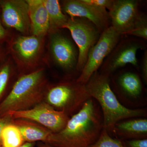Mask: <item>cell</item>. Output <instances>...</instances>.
Masks as SVG:
<instances>
[{"instance_id":"1","label":"cell","mask_w":147,"mask_h":147,"mask_svg":"<svg viewBox=\"0 0 147 147\" xmlns=\"http://www.w3.org/2000/svg\"><path fill=\"white\" fill-rule=\"evenodd\" d=\"M103 129L101 109L90 98L70 117L63 129L53 132L45 143L53 147H89L97 141Z\"/></svg>"},{"instance_id":"2","label":"cell","mask_w":147,"mask_h":147,"mask_svg":"<svg viewBox=\"0 0 147 147\" xmlns=\"http://www.w3.org/2000/svg\"><path fill=\"white\" fill-rule=\"evenodd\" d=\"M110 76L97 71L85 84L90 97L100 106L103 118V129L112 136L113 127L119 122L133 118L146 117L145 109H131L119 102L110 86Z\"/></svg>"},{"instance_id":"3","label":"cell","mask_w":147,"mask_h":147,"mask_svg":"<svg viewBox=\"0 0 147 147\" xmlns=\"http://www.w3.org/2000/svg\"><path fill=\"white\" fill-rule=\"evenodd\" d=\"M49 85L43 69L19 76L0 103V117L9 112L29 110L44 101Z\"/></svg>"},{"instance_id":"4","label":"cell","mask_w":147,"mask_h":147,"mask_svg":"<svg viewBox=\"0 0 147 147\" xmlns=\"http://www.w3.org/2000/svg\"><path fill=\"white\" fill-rule=\"evenodd\" d=\"M85 84L75 80L48 85L44 101L55 110L70 117L77 113L90 98Z\"/></svg>"},{"instance_id":"5","label":"cell","mask_w":147,"mask_h":147,"mask_svg":"<svg viewBox=\"0 0 147 147\" xmlns=\"http://www.w3.org/2000/svg\"><path fill=\"white\" fill-rule=\"evenodd\" d=\"M123 35L112 26L101 33L95 44L91 48L86 62L76 82L85 84L96 71H98L107 57L110 55L122 37Z\"/></svg>"},{"instance_id":"6","label":"cell","mask_w":147,"mask_h":147,"mask_svg":"<svg viewBox=\"0 0 147 147\" xmlns=\"http://www.w3.org/2000/svg\"><path fill=\"white\" fill-rule=\"evenodd\" d=\"M63 28L68 29L79 51L76 70L81 73L86 62L91 48L97 42L101 32L86 18H69Z\"/></svg>"},{"instance_id":"7","label":"cell","mask_w":147,"mask_h":147,"mask_svg":"<svg viewBox=\"0 0 147 147\" xmlns=\"http://www.w3.org/2000/svg\"><path fill=\"white\" fill-rule=\"evenodd\" d=\"M146 47V42L142 39L132 37L122 38L105 59L99 71L110 76L113 72L128 64L139 68L137 51L145 50Z\"/></svg>"},{"instance_id":"8","label":"cell","mask_w":147,"mask_h":147,"mask_svg":"<svg viewBox=\"0 0 147 147\" xmlns=\"http://www.w3.org/2000/svg\"><path fill=\"white\" fill-rule=\"evenodd\" d=\"M8 114L13 119H24L34 121L53 133L63 129L70 118L63 112L55 110L44 101L29 110L11 112Z\"/></svg>"},{"instance_id":"9","label":"cell","mask_w":147,"mask_h":147,"mask_svg":"<svg viewBox=\"0 0 147 147\" xmlns=\"http://www.w3.org/2000/svg\"><path fill=\"white\" fill-rule=\"evenodd\" d=\"M140 1L137 0H114L108 10L111 26L124 35L133 30L142 17Z\"/></svg>"},{"instance_id":"10","label":"cell","mask_w":147,"mask_h":147,"mask_svg":"<svg viewBox=\"0 0 147 147\" xmlns=\"http://www.w3.org/2000/svg\"><path fill=\"white\" fill-rule=\"evenodd\" d=\"M62 8L69 18L88 19L101 32L111 26L110 17L106 9L88 4L82 0L64 1Z\"/></svg>"},{"instance_id":"11","label":"cell","mask_w":147,"mask_h":147,"mask_svg":"<svg viewBox=\"0 0 147 147\" xmlns=\"http://www.w3.org/2000/svg\"><path fill=\"white\" fill-rule=\"evenodd\" d=\"M1 19L6 27L15 29L24 34L30 31L28 5L26 1H1Z\"/></svg>"},{"instance_id":"12","label":"cell","mask_w":147,"mask_h":147,"mask_svg":"<svg viewBox=\"0 0 147 147\" xmlns=\"http://www.w3.org/2000/svg\"><path fill=\"white\" fill-rule=\"evenodd\" d=\"M59 31L51 33L50 51L53 60L65 71H77L79 51L72 41Z\"/></svg>"},{"instance_id":"13","label":"cell","mask_w":147,"mask_h":147,"mask_svg":"<svg viewBox=\"0 0 147 147\" xmlns=\"http://www.w3.org/2000/svg\"><path fill=\"white\" fill-rule=\"evenodd\" d=\"M113 84L119 94L127 99L139 100L143 95V82L140 76L134 71H121L114 79Z\"/></svg>"},{"instance_id":"14","label":"cell","mask_w":147,"mask_h":147,"mask_svg":"<svg viewBox=\"0 0 147 147\" xmlns=\"http://www.w3.org/2000/svg\"><path fill=\"white\" fill-rule=\"evenodd\" d=\"M113 134L121 141L147 139V119L133 118L120 121L113 127Z\"/></svg>"},{"instance_id":"15","label":"cell","mask_w":147,"mask_h":147,"mask_svg":"<svg viewBox=\"0 0 147 147\" xmlns=\"http://www.w3.org/2000/svg\"><path fill=\"white\" fill-rule=\"evenodd\" d=\"M32 35L43 38L49 32L50 24L47 10L42 0H27Z\"/></svg>"},{"instance_id":"16","label":"cell","mask_w":147,"mask_h":147,"mask_svg":"<svg viewBox=\"0 0 147 147\" xmlns=\"http://www.w3.org/2000/svg\"><path fill=\"white\" fill-rule=\"evenodd\" d=\"M42 38L34 35L20 36L14 40L12 49L22 61L25 63H31L40 53Z\"/></svg>"},{"instance_id":"17","label":"cell","mask_w":147,"mask_h":147,"mask_svg":"<svg viewBox=\"0 0 147 147\" xmlns=\"http://www.w3.org/2000/svg\"><path fill=\"white\" fill-rule=\"evenodd\" d=\"M12 123L20 130L25 143H46L53 133L39 124L26 119H13Z\"/></svg>"},{"instance_id":"18","label":"cell","mask_w":147,"mask_h":147,"mask_svg":"<svg viewBox=\"0 0 147 147\" xmlns=\"http://www.w3.org/2000/svg\"><path fill=\"white\" fill-rule=\"evenodd\" d=\"M49 17L50 30L54 32L63 28L69 17L64 14L58 0H42Z\"/></svg>"},{"instance_id":"19","label":"cell","mask_w":147,"mask_h":147,"mask_svg":"<svg viewBox=\"0 0 147 147\" xmlns=\"http://www.w3.org/2000/svg\"><path fill=\"white\" fill-rule=\"evenodd\" d=\"M2 141L3 147H19L25 143L20 130L12 123L4 127Z\"/></svg>"},{"instance_id":"20","label":"cell","mask_w":147,"mask_h":147,"mask_svg":"<svg viewBox=\"0 0 147 147\" xmlns=\"http://www.w3.org/2000/svg\"><path fill=\"white\" fill-rule=\"evenodd\" d=\"M14 71L9 62H5L0 65V103L7 96L6 93L9 87Z\"/></svg>"},{"instance_id":"21","label":"cell","mask_w":147,"mask_h":147,"mask_svg":"<svg viewBox=\"0 0 147 147\" xmlns=\"http://www.w3.org/2000/svg\"><path fill=\"white\" fill-rule=\"evenodd\" d=\"M89 147H125L121 140L113 138L106 130L102 129L96 142Z\"/></svg>"},{"instance_id":"22","label":"cell","mask_w":147,"mask_h":147,"mask_svg":"<svg viewBox=\"0 0 147 147\" xmlns=\"http://www.w3.org/2000/svg\"><path fill=\"white\" fill-rule=\"evenodd\" d=\"M127 35H131L142 38L146 40L147 39V18L145 14L142 17L135 26L134 29L128 32Z\"/></svg>"},{"instance_id":"23","label":"cell","mask_w":147,"mask_h":147,"mask_svg":"<svg viewBox=\"0 0 147 147\" xmlns=\"http://www.w3.org/2000/svg\"><path fill=\"white\" fill-rule=\"evenodd\" d=\"M82 1L88 4L99 7V8L110 9L113 5L114 0H82Z\"/></svg>"},{"instance_id":"24","label":"cell","mask_w":147,"mask_h":147,"mask_svg":"<svg viewBox=\"0 0 147 147\" xmlns=\"http://www.w3.org/2000/svg\"><path fill=\"white\" fill-rule=\"evenodd\" d=\"M125 147H147V139L121 141Z\"/></svg>"},{"instance_id":"25","label":"cell","mask_w":147,"mask_h":147,"mask_svg":"<svg viewBox=\"0 0 147 147\" xmlns=\"http://www.w3.org/2000/svg\"><path fill=\"white\" fill-rule=\"evenodd\" d=\"M13 119V118L9 114L0 117V147H3L2 141V132L3 129L6 125L12 123Z\"/></svg>"},{"instance_id":"26","label":"cell","mask_w":147,"mask_h":147,"mask_svg":"<svg viewBox=\"0 0 147 147\" xmlns=\"http://www.w3.org/2000/svg\"><path fill=\"white\" fill-rule=\"evenodd\" d=\"M142 77L145 84H147V50H145L141 65Z\"/></svg>"},{"instance_id":"27","label":"cell","mask_w":147,"mask_h":147,"mask_svg":"<svg viewBox=\"0 0 147 147\" xmlns=\"http://www.w3.org/2000/svg\"><path fill=\"white\" fill-rule=\"evenodd\" d=\"M7 36V32L3 26L0 18V42L3 41Z\"/></svg>"},{"instance_id":"28","label":"cell","mask_w":147,"mask_h":147,"mask_svg":"<svg viewBox=\"0 0 147 147\" xmlns=\"http://www.w3.org/2000/svg\"><path fill=\"white\" fill-rule=\"evenodd\" d=\"M5 50L1 46H0V64L2 63L5 57Z\"/></svg>"},{"instance_id":"29","label":"cell","mask_w":147,"mask_h":147,"mask_svg":"<svg viewBox=\"0 0 147 147\" xmlns=\"http://www.w3.org/2000/svg\"><path fill=\"white\" fill-rule=\"evenodd\" d=\"M37 147H53L48 144L42 142H38L36 143Z\"/></svg>"},{"instance_id":"30","label":"cell","mask_w":147,"mask_h":147,"mask_svg":"<svg viewBox=\"0 0 147 147\" xmlns=\"http://www.w3.org/2000/svg\"><path fill=\"white\" fill-rule=\"evenodd\" d=\"M36 145V143H24L21 146L19 147H35Z\"/></svg>"},{"instance_id":"31","label":"cell","mask_w":147,"mask_h":147,"mask_svg":"<svg viewBox=\"0 0 147 147\" xmlns=\"http://www.w3.org/2000/svg\"><path fill=\"white\" fill-rule=\"evenodd\" d=\"M1 1H0V10H1Z\"/></svg>"}]
</instances>
